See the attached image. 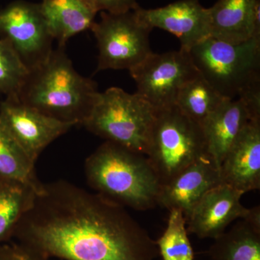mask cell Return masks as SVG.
<instances>
[{
  "label": "cell",
  "mask_w": 260,
  "mask_h": 260,
  "mask_svg": "<svg viewBox=\"0 0 260 260\" xmlns=\"http://www.w3.org/2000/svg\"><path fill=\"white\" fill-rule=\"evenodd\" d=\"M41 8L48 27L59 47L70 38L91 29L96 12L88 0H43Z\"/></svg>",
  "instance_id": "obj_17"
},
{
  "label": "cell",
  "mask_w": 260,
  "mask_h": 260,
  "mask_svg": "<svg viewBox=\"0 0 260 260\" xmlns=\"http://www.w3.org/2000/svg\"><path fill=\"white\" fill-rule=\"evenodd\" d=\"M207 155L200 124L176 106L155 112L145 156L161 185Z\"/></svg>",
  "instance_id": "obj_6"
},
{
  "label": "cell",
  "mask_w": 260,
  "mask_h": 260,
  "mask_svg": "<svg viewBox=\"0 0 260 260\" xmlns=\"http://www.w3.org/2000/svg\"><path fill=\"white\" fill-rule=\"evenodd\" d=\"M188 52L198 73L225 99L260 87V39L232 44L210 37Z\"/></svg>",
  "instance_id": "obj_4"
},
{
  "label": "cell",
  "mask_w": 260,
  "mask_h": 260,
  "mask_svg": "<svg viewBox=\"0 0 260 260\" xmlns=\"http://www.w3.org/2000/svg\"><path fill=\"white\" fill-rule=\"evenodd\" d=\"M155 116L139 94L112 87L99 93L83 126L106 141L145 155Z\"/></svg>",
  "instance_id": "obj_5"
},
{
  "label": "cell",
  "mask_w": 260,
  "mask_h": 260,
  "mask_svg": "<svg viewBox=\"0 0 260 260\" xmlns=\"http://www.w3.org/2000/svg\"><path fill=\"white\" fill-rule=\"evenodd\" d=\"M223 184L245 194L260 188V121H249L220 168Z\"/></svg>",
  "instance_id": "obj_14"
},
{
  "label": "cell",
  "mask_w": 260,
  "mask_h": 260,
  "mask_svg": "<svg viewBox=\"0 0 260 260\" xmlns=\"http://www.w3.org/2000/svg\"><path fill=\"white\" fill-rule=\"evenodd\" d=\"M208 9L210 37L232 44L260 39V0H218Z\"/></svg>",
  "instance_id": "obj_15"
},
{
  "label": "cell",
  "mask_w": 260,
  "mask_h": 260,
  "mask_svg": "<svg viewBox=\"0 0 260 260\" xmlns=\"http://www.w3.org/2000/svg\"><path fill=\"white\" fill-rule=\"evenodd\" d=\"M249 112L242 99H225L201 124L206 150L219 169L248 122Z\"/></svg>",
  "instance_id": "obj_16"
},
{
  "label": "cell",
  "mask_w": 260,
  "mask_h": 260,
  "mask_svg": "<svg viewBox=\"0 0 260 260\" xmlns=\"http://www.w3.org/2000/svg\"><path fill=\"white\" fill-rule=\"evenodd\" d=\"M0 39L11 44L29 70L47 60L51 52V36L40 4L17 0L0 10Z\"/></svg>",
  "instance_id": "obj_9"
},
{
  "label": "cell",
  "mask_w": 260,
  "mask_h": 260,
  "mask_svg": "<svg viewBox=\"0 0 260 260\" xmlns=\"http://www.w3.org/2000/svg\"><path fill=\"white\" fill-rule=\"evenodd\" d=\"M129 73L136 83V93L155 112L174 107L182 87L199 75L189 52L182 49L151 53Z\"/></svg>",
  "instance_id": "obj_8"
},
{
  "label": "cell",
  "mask_w": 260,
  "mask_h": 260,
  "mask_svg": "<svg viewBox=\"0 0 260 260\" xmlns=\"http://www.w3.org/2000/svg\"><path fill=\"white\" fill-rule=\"evenodd\" d=\"M243 194L242 191L225 184L210 189L186 219L188 233L200 239H216L233 221L245 218L249 208L241 203Z\"/></svg>",
  "instance_id": "obj_12"
},
{
  "label": "cell",
  "mask_w": 260,
  "mask_h": 260,
  "mask_svg": "<svg viewBox=\"0 0 260 260\" xmlns=\"http://www.w3.org/2000/svg\"><path fill=\"white\" fill-rule=\"evenodd\" d=\"M99 93L96 83L80 75L65 47L58 46L47 60L29 70L17 97L46 115L77 126L83 125Z\"/></svg>",
  "instance_id": "obj_2"
},
{
  "label": "cell",
  "mask_w": 260,
  "mask_h": 260,
  "mask_svg": "<svg viewBox=\"0 0 260 260\" xmlns=\"http://www.w3.org/2000/svg\"><path fill=\"white\" fill-rule=\"evenodd\" d=\"M28 70L8 41L0 39V94L17 96Z\"/></svg>",
  "instance_id": "obj_23"
},
{
  "label": "cell",
  "mask_w": 260,
  "mask_h": 260,
  "mask_svg": "<svg viewBox=\"0 0 260 260\" xmlns=\"http://www.w3.org/2000/svg\"><path fill=\"white\" fill-rule=\"evenodd\" d=\"M96 13L106 12L112 14H121L135 10L139 5L136 0H88Z\"/></svg>",
  "instance_id": "obj_24"
},
{
  "label": "cell",
  "mask_w": 260,
  "mask_h": 260,
  "mask_svg": "<svg viewBox=\"0 0 260 260\" xmlns=\"http://www.w3.org/2000/svg\"><path fill=\"white\" fill-rule=\"evenodd\" d=\"M225 99L199 73L181 89L175 106L184 115L201 124Z\"/></svg>",
  "instance_id": "obj_21"
},
{
  "label": "cell",
  "mask_w": 260,
  "mask_h": 260,
  "mask_svg": "<svg viewBox=\"0 0 260 260\" xmlns=\"http://www.w3.org/2000/svg\"><path fill=\"white\" fill-rule=\"evenodd\" d=\"M145 26L158 28L174 34L186 51L210 37L209 14L198 0H179L155 9H135Z\"/></svg>",
  "instance_id": "obj_11"
},
{
  "label": "cell",
  "mask_w": 260,
  "mask_h": 260,
  "mask_svg": "<svg viewBox=\"0 0 260 260\" xmlns=\"http://www.w3.org/2000/svg\"><path fill=\"white\" fill-rule=\"evenodd\" d=\"M90 30L99 49L98 71H129L153 53L149 41L152 30L140 21L135 10L121 14L102 12L100 21Z\"/></svg>",
  "instance_id": "obj_7"
},
{
  "label": "cell",
  "mask_w": 260,
  "mask_h": 260,
  "mask_svg": "<svg viewBox=\"0 0 260 260\" xmlns=\"http://www.w3.org/2000/svg\"><path fill=\"white\" fill-rule=\"evenodd\" d=\"M242 220H245L249 225H251L256 230L260 232V208L256 206L248 210L245 218Z\"/></svg>",
  "instance_id": "obj_26"
},
{
  "label": "cell",
  "mask_w": 260,
  "mask_h": 260,
  "mask_svg": "<svg viewBox=\"0 0 260 260\" xmlns=\"http://www.w3.org/2000/svg\"><path fill=\"white\" fill-rule=\"evenodd\" d=\"M37 194L31 186L0 178V244L12 237Z\"/></svg>",
  "instance_id": "obj_19"
},
{
  "label": "cell",
  "mask_w": 260,
  "mask_h": 260,
  "mask_svg": "<svg viewBox=\"0 0 260 260\" xmlns=\"http://www.w3.org/2000/svg\"><path fill=\"white\" fill-rule=\"evenodd\" d=\"M12 237L44 259L156 260V243L122 205L68 181L43 184Z\"/></svg>",
  "instance_id": "obj_1"
},
{
  "label": "cell",
  "mask_w": 260,
  "mask_h": 260,
  "mask_svg": "<svg viewBox=\"0 0 260 260\" xmlns=\"http://www.w3.org/2000/svg\"><path fill=\"white\" fill-rule=\"evenodd\" d=\"M208 253L213 260H260V232L245 220L238 221L215 239Z\"/></svg>",
  "instance_id": "obj_18"
},
{
  "label": "cell",
  "mask_w": 260,
  "mask_h": 260,
  "mask_svg": "<svg viewBox=\"0 0 260 260\" xmlns=\"http://www.w3.org/2000/svg\"><path fill=\"white\" fill-rule=\"evenodd\" d=\"M0 260H46L18 243L0 244Z\"/></svg>",
  "instance_id": "obj_25"
},
{
  "label": "cell",
  "mask_w": 260,
  "mask_h": 260,
  "mask_svg": "<svg viewBox=\"0 0 260 260\" xmlns=\"http://www.w3.org/2000/svg\"><path fill=\"white\" fill-rule=\"evenodd\" d=\"M35 164L0 121V178L31 186L38 194L44 184L37 177Z\"/></svg>",
  "instance_id": "obj_20"
},
{
  "label": "cell",
  "mask_w": 260,
  "mask_h": 260,
  "mask_svg": "<svg viewBox=\"0 0 260 260\" xmlns=\"http://www.w3.org/2000/svg\"><path fill=\"white\" fill-rule=\"evenodd\" d=\"M165 232L156 241L162 260H194V253L188 237L186 221L181 210H169Z\"/></svg>",
  "instance_id": "obj_22"
},
{
  "label": "cell",
  "mask_w": 260,
  "mask_h": 260,
  "mask_svg": "<svg viewBox=\"0 0 260 260\" xmlns=\"http://www.w3.org/2000/svg\"><path fill=\"white\" fill-rule=\"evenodd\" d=\"M0 121L35 164L44 149L76 126L46 115L17 96L6 97L0 103Z\"/></svg>",
  "instance_id": "obj_10"
},
{
  "label": "cell",
  "mask_w": 260,
  "mask_h": 260,
  "mask_svg": "<svg viewBox=\"0 0 260 260\" xmlns=\"http://www.w3.org/2000/svg\"><path fill=\"white\" fill-rule=\"evenodd\" d=\"M221 184L220 169L209 155H205L162 185L158 205L181 210L186 220L201 198Z\"/></svg>",
  "instance_id": "obj_13"
},
{
  "label": "cell",
  "mask_w": 260,
  "mask_h": 260,
  "mask_svg": "<svg viewBox=\"0 0 260 260\" xmlns=\"http://www.w3.org/2000/svg\"><path fill=\"white\" fill-rule=\"evenodd\" d=\"M89 186L122 206L144 211L158 205L161 183L143 154L106 141L85 160Z\"/></svg>",
  "instance_id": "obj_3"
}]
</instances>
